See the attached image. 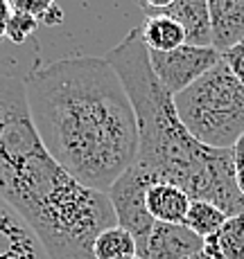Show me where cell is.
Here are the masks:
<instances>
[{
    "mask_svg": "<svg viewBox=\"0 0 244 259\" xmlns=\"http://www.w3.org/2000/svg\"><path fill=\"white\" fill-rule=\"evenodd\" d=\"M192 198L172 183H154L145 194L149 217L156 223H186Z\"/></svg>",
    "mask_w": 244,
    "mask_h": 259,
    "instance_id": "obj_9",
    "label": "cell"
},
{
    "mask_svg": "<svg viewBox=\"0 0 244 259\" xmlns=\"http://www.w3.org/2000/svg\"><path fill=\"white\" fill-rule=\"evenodd\" d=\"M39 23L34 16L29 14H23V12H12L9 14V21H7V29H5V36L14 43V46H21L25 43L34 32L39 29Z\"/></svg>",
    "mask_w": 244,
    "mask_h": 259,
    "instance_id": "obj_15",
    "label": "cell"
},
{
    "mask_svg": "<svg viewBox=\"0 0 244 259\" xmlns=\"http://www.w3.org/2000/svg\"><path fill=\"white\" fill-rule=\"evenodd\" d=\"M235 185H237V189H240V194H242V198H244V167L235 171Z\"/></svg>",
    "mask_w": 244,
    "mask_h": 259,
    "instance_id": "obj_23",
    "label": "cell"
},
{
    "mask_svg": "<svg viewBox=\"0 0 244 259\" xmlns=\"http://www.w3.org/2000/svg\"><path fill=\"white\" fill-rule=\"evenodd\" d=\"M57 5V0H9V7L12 12H23V14H29L39 21L46 12Z\"/></svg>",
    "mask_w": 244,
    "mask_h": 259,
    "instance_id": "obj_16",
    "label": "cell"
},
{
    "mask_svg": "<svg viewBox=\"0 0 244 259\" xmlns=\"http://www.w3.org/2000/svg\"><path fill=\"white\" fill-rule=\"evenodd\" d=\"M203 239L183 223H154L138 259H188L203 248Z\"/></svg>",
    "mask_w": 244,
    "mask_h": 259,
    "instance_id": "obj_6",
    "label": "cell"
},
{
    "mask_svg": "<svg viewBox=\"0 0 244 259\" xmlns=\"http://www.w3.org/2000/svg\"><path fill=\"white\" fill-rule=\"evenodd\" d=\"M222 259H244V214L228 217L215 237H211Z\"/></svg>",
    "mask_w": 244,
    "mask_h": 259,
    "instance_id": "obj_14",
    "label": "cell"
},
{
    "mask_svg": "<svg viewBox=\"0 0 244 259\" xmlns=\"http://www.w3.org/2000/svg\"><path fill=\"white\" fill-rule=\"evenodd\" d=\"M104 59L120 74L136 111L138 153L133 165L156 183L181 187L192 201L217 205L226 217L244 214L231 149L206 147L183 126L174 108V95L152 70L141 27H133Z\"/></svg>",
    "mask_w": 244,
    "mask_h": 259,
    "instance_id": "obj_2",
    "label": "cell"
},
{
    "mask_svg": "<svg viewBox=\"0 0 244 259\" xmlns=\"http://www.w3.org/2000/svg\"><path fill=\"white\" fill-rule=\"evenodd\" d=\"M188 259H222V257H220V252H217L215 243H213L211 239H206V243H203V248H201V250H199L197 255L188 257Z\"/></svg>",
    "mask_w": 244,
    "mask_h": 259,
    "instance_id": "obj_20",
    "label": "cell"
},
{
    "mask_svg": "<svg viewBox=\"0 0 244 259\" xmlns=\"http://www.w3.org/2000/svg\"><path fill=\"white\" fill-rule=\"evenodd\" d=\"M61 21H63V12H61V7H59V5H54L50 12H46L41 18H39V23L48 25V27H52V25H59Z\"/></svg>",
    "mask_w": 244,
    "mask_h": 259,
    "instance_id": "obj_19",
    "label": "cell"
},
{
    "mask_svg": "<svg viewBox=\"0 0 244 259\" xmlns=\"http://www.w3.org/2000/svg\"><path fill=\"white\" fill-rule=\"evenodd\" d=\"M136 259H138V257H136Z\"/></svg>",
    "mask_w": 244,
    "mask_h": 259,
    "instance_id": "obj_24",
    "label": "cell"
},
{
    "mask_svg": "<svg viewBox=\"0 0 244 259\" xmlns=\"http://www.w3.org/2000/svg\"><path fill=\"white\" fill-rule=\"evenodd\" d=\"M154 183L156 181L147 171L131 165L107 192L109 201L113 205V212H116L118 226L124 228L127 232H131L138 248L145 243L147 235L152 232L154 223H156L149 217L145 205V194Z\"/></svg>",
    "mask_w": 244,
    "mask_h": 259,
    "instance_id": "obj_4",
    "label": "cell"
},
{
    "mask_svg": "<svg viewBox=\"0 0 244 259\" xmlns=\"http://www.w3.org/2000/svg\"><path fill=\"white\" fill-rule=\"evenodd\" d=\"M220 61L222 52H217L213 46L201 48L186 43V46L172 50V52H149L152 70L170 95H179L181 91H186L199 77L213 70Z\"/></svg>",
    "mask_w": 244,
    "mask_h": 259,
    "instance_id": "obj_5",
    "label": "cell"
},
{
    "mask_svg": "<svg viewBox=\"0 0 244 259\" xmlns=\"http://www.w3.org/2000/svg\"><path fill=\"white\" fill-rule=\"evenodd\" d=\"M9 14H12L9 0H0V38L5 36V29H7V21H9Z\"/></svg>",
    "mask_w": 244,
    "mask_h": 259,
    "instance_id": "obj_22",
    "label": "cell"
},
{
    "mask_svg": "<svg viewBox=\"0 0 244 259\" xmlns=\"http://www.w3.org/2000/svg\"><path fill=\"white\" fill-rule=\"evenodd\" d=\"M0 259H50L29 223L0 196Z\"/></svg>",
    "mask_w": 244,
    "mask_h": 259,
    "instance_id": "obj_7",
    "label": "cell"
},
{
    "mask_svg": "<svg viewBox=\"0 0 244 259\" xmlns=\"http://www.w3.org/2000/svg\"><path fill=\"white\" fill-rule=\"evenodd\" d=\"M222 59H224V63L231 68V72L235 74L237 81L244 86V41L233 46L231 50H226V52L222 54Z\"/></svg>",
    "mask_w": 244,
    "mask_h": 259,
    "instance_id": "obj_17",
    "label": "cell"
},
{
    "mask_svg": "<svg viewBox=\"0 0 244 259\" xmlns=\"http://www.w3.org/2000/svg\"><path fill=\"white\" fill-rule=\"evenodd\" d=\"M174 3H177V0H138L141 9L147 14V16H158V14H165Z\"/></svg>",
    "mask_w": 244,
    "mask_h": 259,
    "instance_id": "obj_18",
    "label": "cell"
},
{
    "mask_svg": "<svg viewBox=\"0 0 244 259\" xmlns=\"http://www.w3.org/2000/svg\"><path fill=\"white\" fill-rule=\"evenodd\" d=\"M165 16L174 18L186 32V43L190 46L208 48L213 46V29H211V14H208L206 0H177Z\"/></svg>",
    "mask_w": 244,
    "mask_h": 259,
    "instance_id": "obj_10",
    "label": "cell"
},
{
    "mask_svg": "<svg viewBox=\"0 0 244 259\" xmlns=\"http://www.w3.org/2000/svg\"><path fill=\"white\" fill-rule=\"evenodd\" d=\"M138 246L131 232L120 226L107 228L93 241V259H136Z\"/></svg>",
    "mask_w": 244,
    "mask_h": 259,
    "instance_id": "obj_12",
    "label": "cell"
},
{
    "mask_svg": "<svg viewBox=\"0 0 244 259\" xmlns=\"http://www.w3.org/2000/svg\"><path fill=\"white\" fill-rule=\"evenodd\" d=\"M174 108L190 136L211 149H231L244 133V86L224 59L174 95Z\"/></svg>",
    "mask_w": 244,
    "mask_h": 259,
    "instance_id": "obj_3",
    "label": "cell"
},
{
    "mask_svg": "<svg viewBox=\"0 0 244 259\" xmlns=\"http://www.w3.org/2000/svg\"><path fill=\"white\" fill-rule=\"evenodd\" d=\"M23 83L46 151L75 181L109 192L138 153L136 111L116 68L73 57L29 68Z\"/></svg>",
    "mask_w": 244,
    "mask_h": 259,
    "instance_id": "obj_1",
    "label": "cell"
},
{
    "mask_svg": "<svg viewBox=\"0 0 244 259\" xmlns=\"http://www.w3.org/2000/svg\"><path fill=\"white\" fill-rule=\"evenodd\" d=\"M141 34L149 52H172V50L186 46L183 27L165 14L147 16V21L141 27Z\"/></svg>",
    "mask_w": 244,
    "mask_h": 259,
    "instance_id": "obj_11",
    "label": "cell"
},
{
    "mask_svg": "<svg viewBox=\"0 0 244 259\" xmlns=\"http://www.w3.org/2000/svg\"><path fill=\"white\" fill-rule=\"evenodd\" d=\"M231 153H233V162H235V169H242L244 167V133L237 138V142L231 147Z\"/></svg>",
    "mask_w": 244,
    "mask_h": 259,
    "instance_id": "obj_21",
    "label": "cell"
},
{
    "mask_svg": "<svg viewBox=\"0 0 244 259\" xmlns=\"http://www.w3.org/2000/svg\"><path fill=\"white\" fill-rule=\"evenodd\" d=\"M226 214H224L217 205L208 201H192L190 203V210H188L186 223L183 226L190 228L195 235H199L206 241V239L215 237L220 232V228L226 223Z\"/></svg>",
    "mask_w": 244,
    "mask_h": 259,
    "instance_id": "obj_13",
    "label": "cell"
},
{
    "mask_svg": "<svg viewBox=\"0 0 244 259\" xmlns=\"http://www.w3.org/2000/svg\"><path fill=\"white\" fill-rule=\"evenodd\" d=\"M211 14L213 48L226 52L244 41V0H206Z\"/></svg>",
    "mask_w": 244,
    "mask_h": 259,
    "instance_id": "obj_8",
    "label": "cell"
}]
</instances>
